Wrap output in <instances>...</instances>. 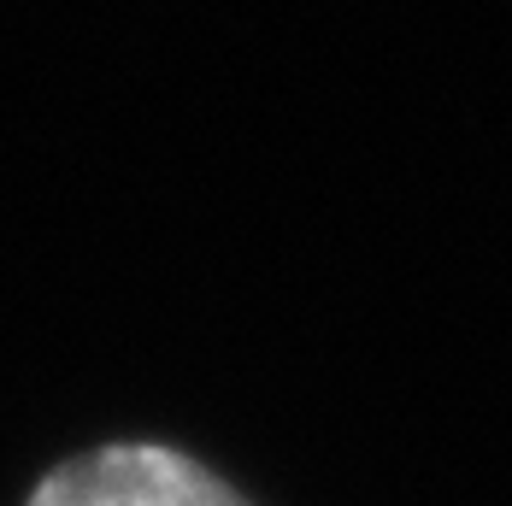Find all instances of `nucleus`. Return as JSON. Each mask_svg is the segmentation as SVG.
<instances>
[{
  "label": "nucleus",
  "instance_id": "nucleus-1",
  "mask_svg": "<svg viewBox=\"0 0 512 506\" xmlns=\"http://www.w3.org/2000/svg\"><path fill=\"white\" fill-rule=\"evenodd\" d=\"M24 506H248L201 459L154 448V442H112L95 454L53 465Z\"/></svg>",
  "mask_w": 512,
  "mask_h": 506
}]
</instances>
